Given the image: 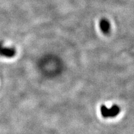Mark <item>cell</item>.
Instances as JSON below:
<instances>
[{
    "label": "cell",
    "instance_id": "cell-1",
    "mask_svg": "<svg viewBox=\"0 0 134 134\" xmlns=\"http://www.w3.org/2000/svg\"><path fill=\"white\" fill-rule=\"evenodd\" d=\"M120 112V108L117 105H114L110 108H108L106 106L102 105L100 107V113L104 118L115 117Z\"/></svg>",
    "mask_w": 134,
    "mask_h": 134
},
{
    "label": "cell",
    "instance_id": "cell-2",
    "mask_svg": "<svg viewBox=\"0 0 134 134\" xmlns=\"http://www.w3.org/2000/svg\"><path fill=\"white\" fill-rule=\"evenodd\" d=\"M16 53V51L14 48L5 47L0 43V55L10 58L15 57Z\"/></svg>",
    "mask_w": 134,
    "mask_h": 134
},
{
    "label": "cell",
    "instance_id": "cell-3",
    "mask_svg": "<svg viewBox=\"0 0 134 134\" xmlns=\"http://www.w3.org/2000/svg\"><path fill=\"white\" fill-rule=\"evenodd\" d=\"M100 28L103 32L107 33L110 29V25L107 20H102L100 23Z\"/></svg>",
    "mask_w": 134,
    "mask_h": 134
}]
</instances>
